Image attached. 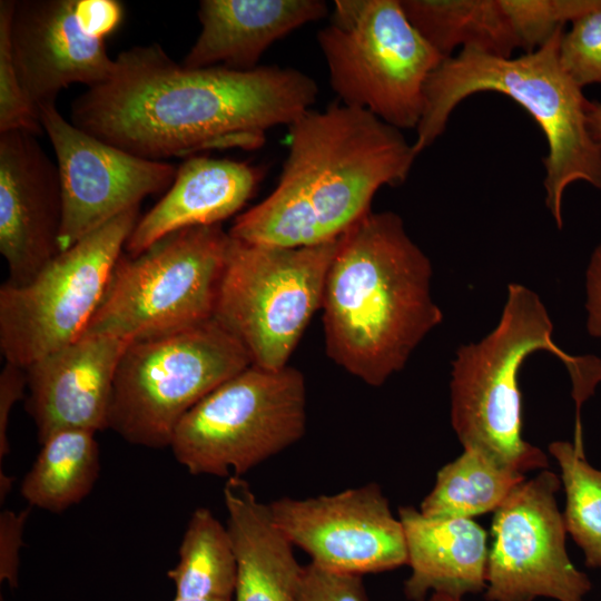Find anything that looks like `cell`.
Masks as SVG:
<instances>
[{
    "instance_id": "obj_14",
    "label": "cell",
    "mask_w": 601,
    "mask_h": 601,
    "mask_svg": "<svg viewBox=\"0 0 601 601\" xmlns=\"http://www.w3.org/2000/svg\"><path fill=\"white\" fill-rule=\"evenodd\" d=\"M38 114L61 181L60 252L173 184L176 166L138 157L96 138L68 121L56 105L41 106Z\"/></svg>"
},
{
    "instance_id": "obj_3",
    "label": "cell",
    "mask_w": 601,
    "mask_h": 601,
    "mask_svg": "<svg viewBox=\"0 0 601 601\" xmlns=\"http://www.w3.org/2000/svg\"><path fill=\"white\" fill-rule=\"evenodd\" d=\"M432 265L394 211L368 213L339 238L323 297L327 356L371 386L402 371L443 314Z\"/></svg>"
},
{
    "instance_id": "obj_17",
    "label": "cell",
    "mask_w": 601,
    "mask_h": 601,
    "mask_svg": "<svg viewBox=\"0 0 601 601\" xmlns=\"http://www.w3.org/2000/svg\"><path fill=\"white\" fill-rule=\"evenodd\" d=\"M130 342L82 335L26 368V408L39 443L63 430L108 428L118 364Z\"/></svg>"
},
{
    "instance_id": "obj_5",
    "label": "cell",
    "mask_w": 601,
    "mask_h": 601,
    "mask_svg": "<svg viewBox=\"0 0 601 601\" xmlns=\"http://www.w3.org/2000/svg\"><path fill=\"white\" fill-rule=\"evenodd\" d=\"M553 324L539 295L512 283L497 325L461 345L452 362L451 423L463 447H475L520 473L548 466L546 455L522 436L518 375L524 359L548 351L563 361L572 396L582 405L601 382V361L575 357L552 339Z\"/></svg>"
},
{
    "instance_id": "obj_29",
    "label": "cell",
    "mask_w": 601,
    "mask_h": 601,
    "mask_svg": "<svg viewBox=\"0 0 601 601\" xmlns=\"http://www.w3.org/2000/svg\"><path fill=\"white\" fill-rule=\"evenodd\" d=\"M559 60L581 89L601 85V9L571 22L559 43Z\"/></svg>"
},
{
    "instance_id": "obj_23",
    "label": "cell",
    "mask_w": 601,
    "mask_h": 601,
    "mask_svg": "<svg viewBox=\"0 0 601 601\" xmlns=\"http://www.w3.org/2000/svg\"><path fill=\"white\" fill-rule=\"evenodd\" d=\"M95 435L87 430H63L40 443L20 485L29 506L60 513L88 496L100 471Z\"/></svg>"
},
{
    "instance_id": "obj_15",
    "label": "cell",
    "mask_w": 601,
    "mask_h": 601,
    "mask_svg": "<svg viewBox=\"0 0 601 601\" xmlns=\"http://www.w3.org/2000/svg\"><path fill=\"white\" fill-rule=\"evenodd\" d=\"M267 506L275 525L319 568L363 575L407 564L403 525L376 483L331 495L284 496Z\"/></svg>"
},
{
    "instance_id": "obj_32",
    "label": "cell",
    "mask_w": 601,
    "mask_h": 601,
    "mask_svg": "<svg viewBox=\"0 0 601 601\" xmlns=\"http://www.w3.org/2000/svg\"><path fill=\"white\" fill-rule=\"evenodd\" d=\"M27 391L26 368L8 363L0 373V463L10 452L8 426L13 406Z\"/></svg>"
},
{
    "instance_id": "obj_37",
    "label": "cell",
    "mask_w": 601,
    "mask_h": 601,
    "mask_svg": "<svg viewBox=\"0 0 601 601\" xmlns=\"http://www.w3.org/2000/svg\"><path fill=\"white\" fill-rule=\"evenodd\" d=\"M173 601H233V599H194L175 597Z\"/></svg>"
},
{
    "instance_id": "obj_22",
    "label": "cell",
    "mask_w": 601,
    "mask_h": 601,
    "mask_svg": "<svg viewBox=\"0 0 601 601\" xmlns=\"http://www.w3.org/2000/svg\"><path fill=\"white\" fill-rule=\"evenodd\" d=\"M401 4L444 59L459 47L505 58L521 48L501 0H401Z\"/></svg>"
},
{
    "instance_id": "obj_24",
    "label": "cell",
    "mask_w": 601,
    "mask_h": 601,
    "mask_svg": "<svg viewBox=\"0 0 601 601\" xmlns=\"http://www.w3.org/2000/svg\"><path fill=\"white\" fill-rule=\"evenodd\" d=\"M445 464L420 512L430 518H466L495 512L511 492L525 481L523 473L503 465L475 447Z\"/></svg>"
},
{
    "instance_id": "obj_4",
    "label": "cell",
    "mask_w": 601,
    "mask_h": 601,
    "mask_svg": "<svg viewBox=\"0 0 601 601\" xmlns=\"http://www.w3.org/2000/svg\"><path fill=\"white\" fill-rule=\"evenodd\" d=\"M563 32L564 28L558 29L548 42L519 57L461 49L445 58L425 85L413 142L417 155L430 147L469 96L495 91L510 97L531 115L546 139L545 205L560 229L563 194L571 184L582 180L601 189V148L588 130V99L559 60Z\"/></svg>"
},
{
    "instance_id": "obj_20",
    "label": "cell",
    "mask_w": 601,
    "mask_h": 601,
    "mask_svg": "<svg viewBox=\"0 0 601 601\" xmlns=\"http://www.w3.org/2000/svg\"><path fill=\"white\" fill-rule=\"evenodd\" d=\"M407 565L404 583L410 601H425L428 592L463 598L486 587L489 558L485 530L472 519L430 518L413 506L398 509Z\"/></svg>"
},
{
    "instance_id": "obj_2",
    "label": "cell",
    "mask_w": 601,
    "mask_h": 601,
    "mask_svg": "<svg viewBox=\"0 0 601 601\" xmlns=\"http://www.w3.org/2000/svg\"><path fill=\"white\" fill-rule=\"evenodd\" d=\"M288 129L278 183L235 218V239L279 247L337 239L372 211L380 188L406 180L418 156L402 130L344 104L311 108Z\"/></svg>"
},
{
    "instance_id": "obj_35",
    "label": "cell",
    "mask_w": 601,
    "mask_h": 601,
    "mask_svg": "<svg viewBox=\"0 0 601 601\" xmlns=\"http://www.w3.org/2000/svg\"><path fill=\"white\" fill-rule=\"evenodd\" d=\"M12 479L9 477L2 470H0V500L6 499L8 492L11 489Z\"/></svg>"
},
{
    "instance_id": "obj_33",
    "label": "cell",
    "mask_w": 601,
    "mask_h": 601,
    "mask_svg": "<svg viewBox=\"0 0 601 601\" xmlns=\"http://www.w3.org/2000/svg\"><path fill=\"white\" fill-rule=\"evenodd\" d=\"M585 293L587 329L591 336L601 339V243L587 268Z\"/></svg>"
},
{
    "instance_id": "obj_26",
    "label": "cell",
    "mask_w": 601,
    "mask_h": 601,
    "mask_svg": "<svg viewBox=\"0 0 601 601\" xmlns=\"http://www.w3.org/2000/svg\"><path fill=\"white\" fill-rule=\"evenodd\" d=\"M549 451L561 470L566 532L582 549L585 564L601 568V471L592 467L572 443L552 442Z\"/></svg>"
},
{
    "instance_id": "obj_30",
    "label": "cell",
    "mask_w": 601,
    "mask_h": 601,
    "mask_svg": "<svg viewBox=\"0 0 601 601\" xmlns=\"http://www.w3.org/2000/svg\"><path fill=\"white\" fill-rule=\"evenodd\" d=\"M298 601H368L362 575L303 566Z\"/></svg>"
},
{
    "instance_id": "obj_9",
    "label": "cell",
    "mask_w": 601,
    "mask_h": 601,
    "mask_svg": "<svg viewBox=\"0 0 601 601\" xmlns=\"http://www.w3.org/2000/svg\"><path fill=\"white\" fill-rule=\"evenodd\" d=\"M306 421L302 372L252 364L185 414L169 449L190 474L242 477L298 442Z\"/></svg>"
},
{
    "instance_id": "obj_7",
    "label": "cell",
    "mask_w": 601,
    "mask_h": 601,
    "mask_svg": "<svg viewBox=\"0 0 601 601\" xmlns=\"http://www.w3.org/2000/svg\"><path fill=\"white\" fill-rule=\"evenodd\" d=\"M230 242L221 224L197 226L122 254L83 335L132 343L214 318Z\"/></svg>"
},
{
    "instance_id": "obj_18",
    "label": "cell",
    "mask_w": 601,
    "mask_h": 601,
    "mask_svg": "<svg viewBox=\"0 0 601 601\" xmlns=\"http://www.w3.org/2000/svg\"><path fill=\"white\" fill-rule=\"evenodd\" d=\"M263 176L262 167L245 161L186 158L161 199L138 219L125 245L127 255L137 256L185 228L220 225L254 196Z\"/></svg>"
},
{
    "instance_id": "obj_8",
    "label": "cell",
    "mask_w": 601,
    "mask_h": 601,
    "mask_svg": "<svg viewBox=\"0 0 601 601\" xmlns=\"http://www.w3.org/2000/svg\"><path fill=\"white\" fill-rule=\"evenodd\" d=\"M250 365L243 344L215 318L132 342L117 367L108 428L134 445L169 447L185 414Z\"/></svg>"
},
{
    "instance_id": "obj_13",
    "label": "cell",
    "mask_w": 601,
    "mask_h": 601,
    "mask_svg": "<svg viewBox=\"0 0 601 601\" xmlns=\"http://www.w3.org/2000/svg\"><path fill=\"white\" fill-rule=\"evenodd\" d=\"M122 18L124 7L116 0H13L11 52L37 111L56 105L59 92L71 83L89 88L108 79L115 59L106 39Z\"/></svg>"
},
{
    "instance_id": "obj_28",
    "label": "cell",
    "mask_w": 601,
    "mask_h": 601,
    "mask_svg": "<svg viewBox=\"0 0 601 601\" xmlns=\"http://www.w3.org/2000/svg\"><path fill=\"white\" fill-rule=\"evenodd\" d=\"M13 0L0 1V132L11 130L40 135L43 131L37 109L20 82L10 46L9 23Z\"/></svg>"
},
{
    "instance_id": "obj_31",
    "label": "cell",
    "mask_w": 601,
    "mask_h": 601,
    "mask_svg": "<svg viewBox=\"0 0 601 601\" xmlns=\"http://www.w3.org/2000/svg\"><path fill=\"white\" fill-rule=\"evenodd\" d=\"M29 509L20 512L4 510L0 514V581L18 585L19 551Z\"/></svg>"
},
{
    "instance_id": "obj_12",
    "label": "cell",
    "mask_w": 601,
    "mask_h": 601,
    "mask_svg": "<svg viewBox=\"0 0 601 601\" xmlns=\"http://www.w3.org/2000/svg\"><path fill=\"white\" fill-rule=\"evenodd\" d=\"M561 480L541 471L519 484L494 512L486 565L487 601H583L588 575L571 562L555 494Z\"/></svg>"
},
{
    "instance_id": "obj_1",
    "label": "cell",
    "mask_w": 601,
    "mask_h": 601,
    "mask_svg": "<svg viewBox=\"0 0 601 601\" xmlns=\"http://www.w3.org/2000/svg\"><path fill=\"white\" fill-rule=\"evenodd\" d=\"M318 86L289 67L190 68L158 43L115 58L111 75L71 105V122L138 157L162 161L213 149L260 148L309 110Z\"/></svg>"
},
{
    "instance_id": "obj_25",
    "label": "cell",
    "mask_w": 601,
    "mask_h": 601,
    "mask_svg": "<svg viewBox=\"0 0 601 601\" xmlns=\"http://www.w3.org/2000/svg\"><path fill=\"white\" fill-rule=\"evenodd\" d=\"M177 564L168 571L176 597L233 599L237 565L231 539L207 508H197L183 535Z\"/></svg>"
},
{
    "instance_id": "obj_6",
    "label": "cell",
    "mask_w": 601,
    "mask_h": 601,
    "mask_svg": "<svg viewBox=\"0 0 601 601\" xmlns=\"http://www.w3.org/2000/svg\"><path fill=\"white\" fill-rule=\"evenodd\" d=\"M317 43L342 104L416 129L431 73L444 58L413 27L401 0H336Z\"/></svg>"
},
{
    "instance_id": "obj_36",
    "label": "cell",
    "mask_w": 601,
    "mask_h": 601,
    "mask_svg": "<svg viewBox=\"0 0 601 601\" xmlns=\"http://www.w3.org/2000/svg\"><path fill=\"white\" fill-rule=\"evenodd\" d=\"M430 601H463V599L446 593L434 592L432 593Z\"/></svg>"
},
{
    "instance_id": "obj_16",
    "label": "cell",
    "mask_w": 601,
    "mask_h": 601,
    "mask_svg": "<svg viewBox=\"0 0 601 601\" xmlns=\"http://www.w3.org/2000/svg\"><path fill=\"white\" fill-rule=\"evenodd\" d=\"M36 136L0 132V252L7 282L14 285L29 282L60 253L59 170Z\"/></svg>"
},
{
    "instance_id": "obj_10",
    "label": "cell",
    "mask_w": 601,
    "mask_h": 601,
    "mask_svg": "<svg viewBox=\"0 0 601 601\" xmlns=\"http://www.w3.org/2000/svg\"><path fill=\"white\" fill-rule=\"evenodd\" d=\"M339 238L279 247L231 237L214 318L243 344L253 365L267 370L288 365L312 317L322 308Z\"/></svg>"
},
{
    "instance_id": "obj_27",
    "label": "cell",
    "mask_w": 601,
    "mask_h": 601,
    "mask_svg": "<svg viewBox=\"0 0 601 601\" xmlns=\"http://www.w3.org/2000/svg\"><path fill=\"white\" fill-rule=\"evenodd\" d=\"M525 52L549 41L566 22L601 9V0H501Z\"/></svg>"
},
{
    "instance_id": "obj_19",
    "label": "cell",
    "mask_w": 601,
    "mask_h": 601,
    "mask_svg": "<svg viewBox=\"0 0 601 601\" xmlns=\"http://www.w3.org/2000/svg\"><path fill=\"white\" fill-rule=\"evenodd\" d=\"M328 12L322 0H203L199 36L181 63L253 70L274 42Z\"/></svg>"
},
{
    "instance_id": "obj_34",
    "label": "cell",
    "mask_w": 601,
    "mask_h": 601,
    "mask_svg": "<svg viewBox=\"0 0 601 601\" xmlns=\"http://www.w3.org/2000/svg\"><path fill=\"white\" fill-rule=\"evenodd\" d=\"M585 114L588 130L594 142L601 148V101L588 100Z\"/></svg>"
},
{
    "instance_id": "obj_11",
    "label": "cell",
    "mask_w": 601,
    "mask_h": 601,
    "mask_svg": "<svg viewBox=\"0 0 601 601\" xmlns=\"http://www.w3.org/2000/svg\"><path fill=\"white\" fill-rule=\"evenodd\" d=\"M139 218V207L130 209L60 252L29 282L1 285L6 362L27 368L85 334Z\"/></svg>"
},
{
    "instance_id": "obj_21",
    "label": "cell",
    "mask_w": 601,
    "mask_h": 601,
    "mask_svg": "<svg viewBox=\"0 0 601 601\" xmlns=\"http://www.w3.org/2000/svg\"><path fill=\"white\" fill-rule=\"evenodd\" d=\"M223 496L237 565L234 601H298L303 566L267 504L239 476L227 479Z\"/></svg>"
}]
</instances>
